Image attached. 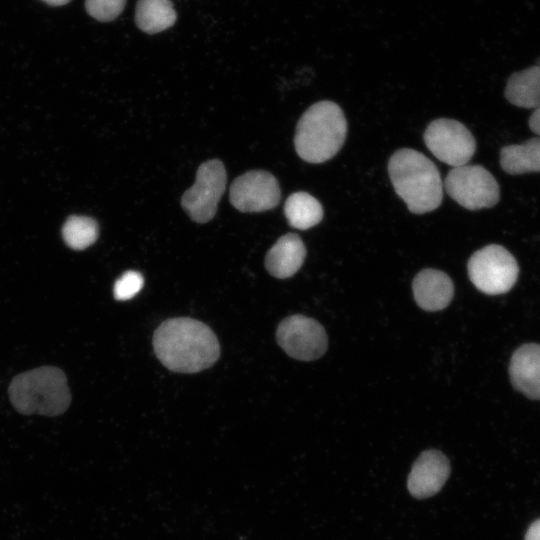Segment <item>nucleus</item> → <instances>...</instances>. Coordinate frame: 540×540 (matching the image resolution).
Listing matches in <instances>:
<instances>
[{
    "mask_svg": "<svg viewBox=\"0 0 540 540\" xmlns=\"http://www.w3.org/2000/svg\"><path fill=\"white\" fill-rule=\"evenodd\" d=\"M153 347L159 361L178 373L205 370L220 356V345L211 328L188 317L162 322L153 334Z\"/></svg>",
    "mask_w": 540,
    "mask_h": 540,
    "instance_id": "obj_1",
    "label": "nucleus"
},
{
    "mask_svg": "<svg viewBox=\"0 0 540 540\" xmlns=\"http://www.w3.org/2000/svg\"><path fill=\"white\" fill-rule=\"evenodd\" d=\"M388 173L398 196L410 212L435 210L443 198V183L436 165L419 151L403 148L389 159Z\"/></svg>",
    "mask_w": 540,
    "mask_h": 540,
    "instance_id": "obj_2",
    "label": "nucleus"
},
{
    "mask_svg": "<svg viewBox=\"0 0 540 540\" xmlns=\"http://www.w3.org/2000/svg\"><path fill=\"white\" fill-rule=\"evenodd\" d=\"M8 394L14 409L22 415L58 416L71 403L66 375L55 366H41L16 375Z\"/></svg>",
    "mask_w": 540,
    "mask_h": 540,
    "instance_id": "obj_3",
    "label": "nucleus"
},
{
    "mask_svg": "<svg viewBox=\"0 0 540 540\" xmlns=\"http://www.w3.org/2000/svg\"><path fill=\"white\" fill-rule=\"evenodd\" d=\"M347 122L341 108L332 101H320L310 106L299 119L294 145L297 154L309 163H322L343 146Z\"/></svg>",
    "mask_w": 540,
    "mask_h": 540,
    "instance_id": "obj_4",
    "label": "nucleus"
},
{
    "mask_svg": "<svg viewBox=\"0 0 540 540\" xmlns=\"http://www.w3.org/2000/svg\"><path fill=\"white\" fill-rule=\"evenodd\" d=\"M474 286L488 295L508 292L515 284L519 267L514 256L504 247L491 244L476 251L467 263Z\"/></svg>",
    "mask_w": 540,
    "mask_h": 540,
    "instance_id": "obj_5",
    "label": "nucleus"
},
{
    "mask_svg": "<svg viewBox=\"0 0 540 540\" xmlns=\"http://www.w3.org/2000/svg\"><path fill=\"white\" fill-rule=\"evenodd\" d=\"M444 188L453 200L469 210L491 208L500 199L498 182L480 165L452 168L446 175Z\"/></svg>",
    "mask_w": 540,
    "mask_h": 540,
    "instance_id": "obj_6",
    "label": "nucleus"
},
{
    "mask_svg": "<svg viewBox=\"0 0 540 540\" xmlns=\"http://www.w3.org/2000/svg\"><path fill=\"white\" fill-rule=\"evenodd\" d=\"M226 179V171L220 160H208L199 166L194 185L181 199L183 209L192 220L206 223L214 217Z\"/></svg>",
    "mask_w": 540,
    "mask_h": 540,
    "instance_id": "obj_7",
    "label": "nucleus"
},
{
    "mask_svg": "<svg viewBox=\"0 0 540 540\" xmlns=\"http://www.w3.org/2000/svg\"><path fill=\"white\" fill-rule=\"evenodd\" d=\"M424 142L437 159L453 168L466 165L476 150V141L468 128L447 118L436 119L428 125Z\"/></svg>",
    "mask_w": 540,
    "mask_h": 540,
    "instance_id": "obj_8",
    "label": "nucleus"
},
{
    "mask_svg": "<svg viewBox=\"0 0 540 540\" xmlns=\"http://www.w3.org/2000/svg\"><path fill=\"white\" fill-rule=\"evenodd\" d=\"M276 339L290 357L302 361L315 360L327 349V335L323 326L303 315L285 318L277 328Z\"/></svg>",
    "mask_w": 540,
    "mask_h": 540,
    "instance_id": "obj_9",
    "label": "nucleus"
},
{
    "mask_svg": "<svg viewBox=\"0 0 540 540\" xmlns=\"http://www.w3.org/2000/svg\"><path fill=\"white\" fill-rule=\"evenodd\" d=\"M277 179L269 172L253 170L237 177L230 187V202L242 212L273 209L280 201Z\"/></svg>",
    "mask_w": 540,
    "mask_h": 540,
    "instance_id": "obj_10",
    "label": "nucleus"
},
{
    "mask_svg": "<svg viewBox=\"0 0 540 540\" xmlns=\"http://www.w3.org/2000/svg\"><path fill=\"white\" fill-rule=\"evenodd\" d=\"M451 472L448 458L440 451H423L415 460L407 478L409 493L416 499H425L438 493Z\"/></svg>",
    "mask_w": 540,
    "mask_h": 540,
    "instance_id": "obj_11",
    "label": "nucleus"
},
{
    "mask_svg": "<svg viewBox=\"0 0 540 540\" xmlns=\"http://www.w3.org/2000/svg\"><path fill=\"white\" fill-rule=\"evenodd\" d=\"M511 383L530 399H540V345L520 346L512 355L509 365Z\"/></svg>",
    "mask_w": 540,
    "mask_h": 540,
    "instance_id": "obj_12",
    "label": "nucleus"
},
{
    "mask_svg": "<svg viewBox=\"0 0 540 540\" xmlns=\"http://www.w3.org/2000/svg\"><path fill=\"white\" fill-rule=\"evenodd\" d=\"M416 303L426 311L444 309L451 302L454 286L450 277L436 269H424L413 280Z\"/></svg>",
    "mask_w": 540,
    "mask_h": 540,
    "instance_id": "obj_13",
    "label": "nucleus"
},
{
    "mask_svg": "<svg viewBox=\"0 0 540 540\" xmlns=\"http://www.w3.org/2000/svg\"><path fill=\"white\" fill-rule=\"evenodd\" d=\"M305 257L306 248L301 238L297 234L287 233L267 252L265 267L272 276L285 279L300 269Z\"/></svg>",
    "mask_w": 540,
    "mask_h": 540,
    "instance_id": "obj_14",
    "label": "nucleus"
},
{
    "mask_svg": "<svg viewBox=\"0 0 540 540\" xmlns=\"http://www.w3.org/2000/svg\"><path fill=\"white\" fill-rule=\"evenodd\" d=\"M506 99L521 108H540V65L513 73L504 91Z\"/></svg>",
    "mask_w": 540,
    "mask_h": 540,
    "instance_id": "obj_15",
    "label": "nucleus"
},
{
    "mask_svg": "<svg viewBox=\"0 0 540 540\" xmlns=\"http://www.w3.org/2000/svg\"><path fill=\"white\" fill-rule=\"evenodd\" d=\"M500 165L510 175L540 172V136L504 146L500 151Z\"/></svg>",
    "mask_w": 540,
    "mask_h": 540,
    "instance_id": "obj_16",
    "label": "nucleus"
},
{
    "mask_svg": "<svg viewBox=\"0 0 540 540\" xmlns=\"http://www.w3.org/2000/svg\"><path fill=\"white\" fill-rule=\"evenodd\" d=\"M284 214L290 226L306 230L321 222L323 207L315 197L300 191L292 193L286 199Z\"/></svg>",
    "mask_w": 540,
    "mask_h": 540,
    "instance_id": "obj_17",
    "label": "nucleus"
},
{
    "mask_svg": "<svg viewBox=\"0 0 540 540\" xmlns=\"http://www.w3.org/2000/svg\"><path fill=\"white\" fill-rule=\"evenodd\" d=\"M135 21L142 31L154 34L171 27L176 21V12L170 0H139Z\"/></svg>",
    "mask_w": 540,
    "mask_h": 540,
    "instance_id": "obj_18",
    "label": "nucleus"
},
{
    "mask_svg": "<svg viewBox=\"0 0 540 540\" xmlns=\"http://www.w3.org/2000/svg\"><path fill=\"white\" fill-rule=\"evenodd\" d=\"M62 236L70 248L84 250L98 238L97 222L87 216H70L62 228Z\"/></svg>",
    "mask_w": 540,
    "mask_h": 540,
    "instance_id": "obj_19",
    "label": "nucleus"
},
{
    "mask_svg": "<svg viewBox=\"0 0 540 540\" xmlns=\"http://www.w3.org/2000/svg\"><path fill=\"white\" fill-rule=\"evenodd\" d=\"M126 0H85V8L90 16L99 21H111L124 9Z\"/></svg>",
    "mask_w": 540,
    "mask_h": 540,
    "instance_id": "obj_20",
    "label": "nucleus"
},
{
    "mask_svg": "<svg viewBox=\"0 0 540 540\" xmlns=\"http://www.w3.org/2000/svg\"><path fill=\"white\" fill-rule=\"evenodd\" d=\"M144 279L141 273L129 270L115 282L113 293L116 300L125 301L133 298L142 289Z\"/></svg>",
    "mask_w": 540,
    "mask_h": 540,
    "instance_id": "obj_21",
    "label": "nucleus"
},
{
    "mask_svg": "<svg viewBox=\"0 0 540 540\" xmlns=\"http://www.w3.org/2000/svg\"><path fill=\"white\" fill-rule=\"evenodd\" d=\"M525 540H540V519L530 525L526 532Z\"/></svg>",
    "mask_w": 540,
    "mask_h": 540,
    "instance_id": "obj_22",
    "label": "nucleus"
},
{
    "mask_svg": "<svg viewBox=\"0 0 540 540\" xmlns=\"http://www.w3.org/2000/svg\"><path fill=\"white\" fill-rule=\"evenodd\" d=\"M530 129L540 136V108L533 111L528 121Z\"/></svg>",
    "mask_w": 540,
    "mask_h": 540,
    "instance_id": "obj_23",
    "label": "nucleus"
},
{
    "mask_svg": "<svg viewBox=\"0 0 540 540\" xmlns=\"http://www.w3.org/2000/svg\"><path fill=\"white\" fill-rule=\"evenodd\" d=\"M42 1L51 6H61V5L67 4L71 0H42Z\"/></svg>",
    "mask_w": 540,
    "mask_h": 540,
    "instance_id": "obj_24",
    "label": "nucleus"
}]
</instances>
